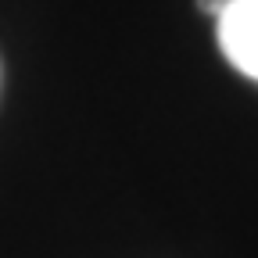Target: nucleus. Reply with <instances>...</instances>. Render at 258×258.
Wrapping results in <instances>:
<instances>
[{"label": "nucleus", "instance_id": "obj_1", "mask_svg": "<svg viewBox=\"0 0 258 258\" xmlns=\"http://www.w3.org/2000/svg\"><path fill=\"white\" fill-rule=\"evenodd\" d=\"M215 36L226 61L258 83V0H226L215 15Z\"/></svg>", "mask_w": 258, "mask_h": 258}]
</instances>
